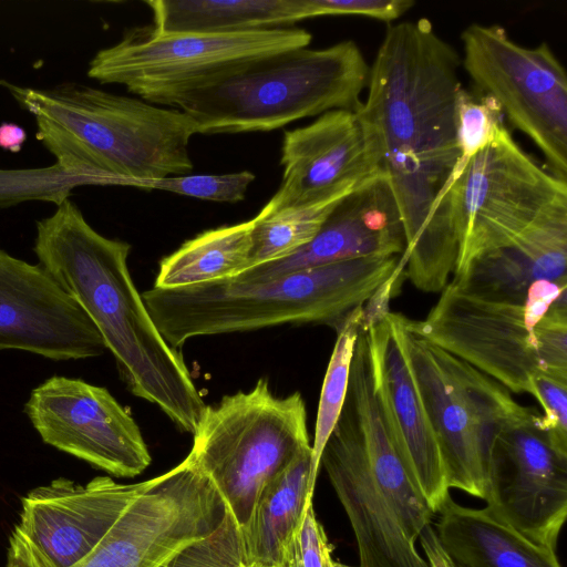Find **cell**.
I'll return each mask as SVG.
<instances>
[{"instance_id":"obj_34","label":"cell","mask_w":567,"mask_h":567,"mask_svg":"<svg viewBox=\"0 0 567 567\" xmlns=\"http://www.w3.org/2000/svg\"><path fill=\"white\" fill-rule=\"evenodd\" d=\"M297 546L302 567H324V554L331 545L316 517L312 503L305 512L297 534Z\"/></svg>"},{"instance_id":"obj_18","label":"cell","mask_w":567,"mask_h":567,"mask_svg":"<svg viewBox=\"0 0 567 567\" xmlns=\"http://www.w3.org/2000/svg\"><path fill=\"white\" fill-rule=\"evenodd\" d=\"M374 388L399 455L435 515L450 495L439 444L423 403L404 339V316L386 312L363 324Z\"/></svg>"},{"instance_id":"obj_17","label":"cell","mask_w":567,"mask_h":567,"mask_svg":"<svg viewBox=\"0 0 567 567\" xmlns=\"http://www.w3.org/2000/svg\"><path fill=\"white\" fill-rule=\"evenodd\" d=\"M22 350L51 360L101 355L99 330L40 265L0 248V350Z\"/></svg>"},{"instance_id":"obj_22","label":"cell","mask_w":567,"mask_h":567,"mask_svg":"<svg viewBox=\"0 0 567 567\" xmlns=\"http://www.w3.org/2000/svg\"><path fill=\"white\" fill-rule=\"evenodd\" d=\"M347 400L363 439L371 472L391 503L410 539L431 524L433 513L409 475L392 440L374 388L369 339L361 327L351 362Z\"/></svg>"},{"instance_id":"obj_29","label":"cell","mask_w":567,"mask_h":567,"mask_svg":"<svg viewBox=\"0 0 567 567\" xmlns=\"http://www.w3.org/2000/svg\"><path fill=\"white\" fill-rule=\"evenodd\" d=\"M81 185L118 186L120 179L70 171L58 163L41 168H0V206H12L25 200H45L59 206L69 198L73 188Z\"/></svg>"},{"instance_id":"obj_23","label":"cell","mask_w":567,"mask_h":567,"mask_svg":"<svg viewBox=\"0 0 567 567\" xmlns=\"http://www.w3.org/2000/svg\"><path fill=\"white\" fill-rule=\"evenodd\" d=\"M435 534L455 567H561L556 549L524 536L488 506L472 508L445 498Z\"/></svg>"},{"instance_id":"obj_30","label":"cell","mask_w":567,"mask_h":567,"mask_svg":"<svg viewBox=\"0 0 567 567\" xmlns=\"http://www.w3.org/2000/svg\"><path fill=\"white\" fill-rule=\"evenodd\" d=\"M456 130L461 157L460 169L474 154L484 148L505 125L496 102L480 92H470L463 86L456 97Z\"/></svg>"},{"instance_id":"obj_4","label":"cell","mask_w":567,"mask_h":567,"mask_svg":"<svg viewBox=\"0 0 567 567\" xmlns=\"http://www.w3.org/2000/svg\"><path fill=\"white\" fill-rule=\"evenodd\" d=\"M401 256H370L289 272L257 282L233 279L142 293L165 341L175 349L203 336L285 323L336 331L395 272Z\"/></svg>"},{"instance_id":"obj_8","label":"cell","mask_w":567,"mask_h":567,"mask_svg":"<svg viewBox=\"0 0 567 567\" xmlns=\"http://www.w3.org/2000/svg\"><path fill=\"white\" fill-rule=\"evenodd\" d=\"M311 40L309 31L287 27L224 34L136 27L116 43L99 50L89 62L87 75L101 84L123 85L146 102L169 107L183 93L256 59L306 48Z\"/></svg>"},{"instance_id":"obj_32","label":"cell","mask_w":567,"mask_h":567,"mask_svg":"<svg viewBox=\"0 0 567 567\" xmlns=\"http://www.w3.org/2000/svg\"><path fill=\"white\" fill-rule=\"evenodd\" d=\"M163 567H250L241 533L228 511L208 536L177 553Z\"/></svg>"},{"instance_id":"obj_25","label":"cell","mask_w":567,"mask_h":567,"mask_svg":"<svg viewBox=\"0 0 567 567\" xmlns=\"http://www.w3.org/2000/svg\"><path fill=\"white\" fill-rule=\"evenodd\" d=\"M161 32L240 33L316 18L312 0H151Z\"/></svg>"},{"instance_id":"obj_12","label":"cell","mask_w":567,"mask_h":567,"mask_svg":"<svg viewBox=\"0 0 567 567\" xmlns=\"http://www.w3.org/2000/svg\"><path fill=\"white\" fill-rule=\"evenodd\" d=\"M518 405L493 435L484 501L499 518L535 543L556 549L567 517V451Z\"/></svg>"},{"instance_id":"obj_38","label":"cell","mask_w":567,"mask_h":567,"mask_svg":"<svg viewBox=\"0 0 567 567\" xmlns=\"http://www.w3.org/2000/svg\"><path fill=\"white\" fill-rule=\"evenodd\" d=\"M324 567H341V563L332 558V546L326 550Z\"/></svg>"},{"instance_id":"obj_28","label":"cell","mask_w":567,"mask_h":567,"mask_svg":"<svg viewBox=\"0 0 567 567\" xmlns=\"http://www.w3.org/2000/svg\"><path fill=\"white\" fill-rule=\"evenodd\" d=\"M363 322V306L354 309L337 330V340L322 382L315 439L311 445L310 492L313 494L320 470V457L342 412L351 362Z\"/></svg>"},{"instance_id":"obj_33","label":"cell","mask_w":567,"mask_h":567,"mask_svg":"<svg viewBox=\"0 0 567 567\" xmlns=\"http://www.w3.org/2000/svg\"><path fill=\"white\" fill-rule=\"evenodd\" d=\"M534 384V398L544 412L538 423L558 449L567 451V377L540 371Z\"/></svg>"},{"instance_id":"obj_7","label":"cell","mask_w":567,"mask_h":567,"mask_svg":"<svg viewBox=\"0 0 567 567\" xmlns=\"http://www.w3.org/2000/svg\"><path fill=\"white\" fill-rule=\"evenodd\" d=\"M564 207L567 181L543 168L515 142L506 125L502 126L454 173L443 199L457 241L453 279Z\"/></svg>"},{"instance_id":"obj_3","label":"cell","mask_w":567,"mask_h":567,"mask_svg":"<svg viewBox=\"0 0 567 567\" xmlns=\"http://www.w3.org/2000/svg\"><path fill=\"white\" fill-rule=\"evenodd\" d=\"M35 120L39 142L62 167L128 181L190 174L197 134L182 111L65 82L51 87L0 81Z\"/></svg>"},{"instance_id":"obj_11","label":"cell","mask_w":567,"mask_h":567,"mask_svg":"<svg viewBox=\"0 0 567 567\" xmlns=\"http://www.w3.org/2000/svg\"><path fill=\"white\" fill-rule=\"evenodd\" d=\"M226 511L212 482L186 456L152 478L97 546L73 567H163L212 534Z\"/></svg>"},{"instance_id":"obj_39","label":"cell","mask_w":567,"mask_h":567,"mask_svg":"<svg viewBox=\"0 0 567 567\" xmlns=\"http://www.w3.org/2000/svg\"><path fill=\"white\" fill-rule=\"evenodd\" d=\"M289 557H290V556H289ZM288 561H289V559H288ZM288 561H287V563H286L285 565H282V566H279V567H289V564H288ZM250 567H251V566H250Z\"/></svg>"},{"instance_id":"obj_36","label":"cell","mask_w":567,"mask_h":567,"mask_svg":"<svg viewBox=\"0 0 567 567\" xmlns=\"http://www.w3.org/2000/svg\"><path fill=\"white\" fill-rule=\"evenodd\" d=\"M27 140V134L22 127L13 123H3L0 125V147L10 152H19Z\"/></svg>"},{"instance_id":"obj_40","label":"cell","mask_w":567,"mask_h":567,"mask_svg":"<svg viewBox=\"0 0 567 567\" xmlns=\"http://www.w3.org/2000/svg\"><path fill=\"white\" fill-rule=\"evenodd\" d=\"M341 567H351V566H348V565L341 564Z\"/></svg>"},{"instance_id":"obj_20","label":"cell","mask_w":567,"mask_h":567,"mask_svg":"<svg viewBox=\"0 0 567 567\" xmlns=\"http://www.w3.org/2000/svg\"><path fill=\"white\" fill-rule=\"evenodd\" d=\"M405 235L384 173L363 182L329 213L310 243L277 261L247 269L233 280L264 281L289 272L370 256H402Z\"/></svg>"},{"instance_id":"obj_9","label":"cell","mask_w":567,"mask_h":567,"mask_svg":"<svg viewBox=\"0 0 567 567\" xmlns=\"http://www.w3.org/2000/svg\"><path fill=\"white\" fill-rule=\"evenodd\" d=\"M567 302V284L537 281L524 301L468 293L452 282L424 320L405 317L408 330L493 378L508 391L536 394L543 371L537 326Z\"/></svg>"},{"instance_id":"obj_1","label":"cell","mask_w":567,"mask_h":567,"mask_svg":"<svg viewBox=\"0 0 567 567\" xmlns=\"http://www.w3.org/2000/svg\"><path fill=\"white\" fill-rule=\"evenodd\" d=\"M457 51L426 18L390 25L357 112L370 130L405 235L399 265L420 290L442 291L457 241L443 209L461 153Z\"/></svg>"},{"instance_id":"obj_21","label":"cell","mask_w":567,"mask_h":567,"mask_svg":"<svg viewBox=\"0 0 567 567\" xmlns=\"http://www.w3.org/2000/svg\"><path fill=\"white\" fill-rule=\"evenodd\" d=\"M567 284V207L534 224L511 245L475 260L451 282L480 297L524 301L537 281Z\"/></svg>"},{"instance_id":"obj_15","label":"cell","mask_w":567,"mask_h":567,"mask_svg":"<svg viewBox=\"0 0 567 567\" xmlns=\"http://www.w3.org/2000/svg\"><path fill=\"white\" fill-rule=\"evenodd\" d=\"M404 339L449 488L484 501L492 435L481 372L410 332Z\"/></svg>"},{"instance_id":"obj_31","label":"cell","mask_w":567,"mask_h":567,"mask_svg":"<svg viewBox=\"0 0 567 567\" xmlns=\"http://www.w3.org/2000/svg\"><path fill=\"white\" fill-rule=\"evenodd\" d=\"M256 176L249 171L227 174L179 175L157 179L128 181L126 186L156 189L198 199L237 203L245 198Z\"/></svg>"},{"instance_id":"obj_24","label":"cell","mask_w":567,"mask_h":567,"mask_svg":"<svg viewBox=\"0 0 567 567\" xmlns=\"http://www.w3.org/2000/svg\"><path fill=\"white\" fill-rule=\"evenodd\" d=\"M311 447L302 451L260 493L247 526L240 530L251 567H279L292 551L310 492Z\"/></svg>"},{"instance_id":"obj_27","label":"cell","mask_w":567,"mask_h":567,"mask_svg":"<svg viewBox=\"0 0 567 567\" xmlns=\"http://www.w3.org/2000/svg\"><path fill=\"white\" fill-rule=\"evenodd\" d=\"M339 200L289 206L270 214L259 212L252 218L247 269L280 260L306 246Z\"/></svg>"},{"instance_id":"obj_14","label":"cell","mask_w":567,"mask_h":567,"mask_svg":"<svg viewBox=\"0 0 567 567\" xmlns=\"http://www.w3.org/2000/svg\"><path fill=\"white\" fill-rule=\"evenodd\" d=\"M24 412L42 441L117 477L152 462L132 414L104 386L54 375L34 388Z\"/></svg>"},{"instance_id":"obj_13","label":"cell","mask_w":567,"mask_h":567,"mask_svg":"<svg viewBox=\"0 0 567 567\" xmlns=\"http://www.w3.org/2000/svg\"><path fill=\"white\" fill-rule=\"evenodd\" d=\"M152 480V478H151ZM151 480L121 484L97 476L85 485L59 477L21 498L7 567H73L112 528Z\"/></svg>"},{"instance_id":"obj_19","label":"cell","mask_w":567,"mask_h":567,"mask_svg":"<svg viewBox=\"0 0 567 567\" xmlns=\"http://www.w3.org/2000/svg\"><path fill=\"white\" fill-rule=\"evenodd\" d=\"M321 466L354 534L358 567H430L374 480L347 398L322 451Z\"/></svg>"},{"instance_id":"obj_35","label":"cell","mask_w":567,"mask_h":567,"mask_svg":"<svg viewBox=\"0 0 567 567\" xmlns=\"http://www.w3.org/2000/svg\"><path fill=\"white\" fill-rule=\"evenodd\" d=\"M417 539L425 554V560L430 567H455L435 534L432 525H427L420 533Z\"/></svg>"},{"instance_id":"obj_37","label":"cell","mask_w":567,"mask_h":567,"mask_svg":"<svg viewBox=\"0 0 567 567\" xmlns=\"http://www.w3.org/2000/svg\"><path fill=\"white\" fill-rule=\"evenodd\" d=\"M288 564H289V567H302L300 557H299L298 546H297V537H296L295 545H293L292 551L290 554Z\"/></svg>"},{"instance_id":"obj_2","label":"cell","mask_w":567,"mask_h":567,"mask_svg":"<svg viewBox=\"0 0 567 567\" xmlns=\"http://www.w3.org/2000/svg\"><path fill=\"white\" fill-rule=\"evenodd\" d=\"M39 264L83 309L132 394L194 433L206 404L183 354L169 346L131 277V245L97 233L70 198L37 221Z\"/></svg>"},{"instance_id":"obj_5","label":"cell","mask_w":567,"mask_h":567,"mask_svg":"<svg viewBox=\"0 0 567 567\" xmlns=\"http://www.w3.org/2000/svg\"><path fill=\"white\" fill-rule=\"evenodd\" d=\"M370 65L352 40L256 59L175 97L197 134L267 132L333 110H357Z\"/></svg>"},{"instance_id":"obj_16","label":"cell","mask_w":567,"mask_h":567,"mask_svg":"<svg viewBox=\"0 0 567 567\" xmlns=\"http://www.w3.org/2000/svg\"><path fill=\"white\" fill-rule=\"evenodd\" d=\"M282 179L260 213L339 200L382 173L373 136L357 110H333L286 131Z\"/></svg>"},{"instance_id":"obj_26","label":"cell","mask_w":567,"mask_h":567,"mask_svg":"<svg viewBox=\"0 0 567 567\" xmlns=\"http://www.w3.org/2000/svg\"><path fill=\"white\" fill-rule=\"evenodd\" d=\"M252 219L205 230L159 262L154 287L176 289L233 279L248 268Z\"/></svg>"},{"instance_id":"obj_6","label":"cell","mask_w":567,"mask_h":567,"mask_svg":"<svg viewBox=\"0 0 567 567\" xmlns=\"http://www.w3.org/2000/svg\"><path fill=\"white\" fill-rule=\"evenodd\" d=\"M187 455L243 530L266 487L311 447L302 395L274 394L267 379L206 405Z\"/></svg>"},{"instance_id":"obj_10","label":"cell","mask_w":567,"mask_h":567,"mask_svg":"<svg viewBox=\"0 0 567 567\" xmlns=\"http://www.w3.org/2000/svg\"><path fill=\"white\" fill-rule=\"evenodd\" d=\"M461 63L476 90L543 153L548 171L567 181V75L551 48L524 47L497 24L472 23Z\"/></svg>"}]
</instances>
